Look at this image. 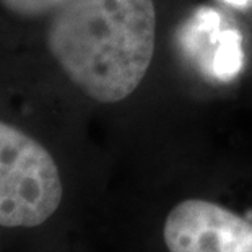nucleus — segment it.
<instances>
[{
  "instance_id": "obj_3",
  "label": "nucleus",
  "mask_w": 252,
  "mask_h": 252,
  "mask_svg": "<svg viewBox=\"0 0 252 252\" xmlns=\"http://www.w3.org/2000/svg\"><path fill=\"white\" fill-rule=\"evenodd\" d=\"M164 252H252V217L223 203L186 198L164 217Z\"/></svg>"
},
{
  "instance_id": "obj_4",
  "label": "nucleus",
  "mask_w": 252,
  "mask_h": 252,
  "mask_svg": "<svg viewBox=\"0 0 252 252\" xmlns=\"http://www.w3.org/2000/svg\"><path fill=\"white\" fill-rule=\"evenodd\" d=\"M72 0H0V7L17 18L33 20L52 17Z\"/></svg>"
},
{
  "instance_id": "obj_1",
  "label": "nucleus",
  "mask_w": 252,
  "mask_h": 252,
  "mask_svg": "<svg viewBox=\"0 0 252 252\" xmlns=\"http://www.w3.org/2000/svg\"><path fill=\"white\" fill-rule=\"evenodd\" d=\"M157 41L153 0H72L51 17L46 44L85 96L112 104L147 75Z\"/></svg>"
},
{
  "instance_id": "obj_2",
  "label": "nucleus",
  "mask_w": 252,
  "mask_h": 252,
  "mask_svg": "<svg viewBox=\"0 0 252 252\" xmlns=\"http://www.w3.org/2000/svg\"><path fill=\"white\" fill-rule=\"evenodd\" d=\"M63 198L61 171L41 142L0 119V226L36 228Z\"/></svg>"
},
{
  "instance_id": "obj_5",
  "label": "nucleus",
  "mask_w": 252,
  "mask_h": 252,
  "mask_svg": "<svg viewBox=\"0 0 252 252\" xmlns=\"http://www.w3.org/2000/svg\"><path fill=\"white\" fill-rule=\"evenodd\" d=\"M226 2H229V3H236V5H239V3H244L246 0H226Z\"/></svg>"
}]
</instances>
